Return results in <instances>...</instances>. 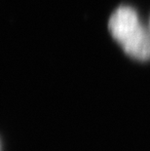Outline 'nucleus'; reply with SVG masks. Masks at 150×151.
<instances>
[{
  "mask_svg": "<svg viewBox=\"0 0 150 151\" xmlns=\"http://www.w3.org/2000/svg\"><path fill=\"white\" fill-rule=\"evenodd\" d=\"M108 28L128 55L139 60L150 59V32L143 27L133 8H118L111 15Z\"/></svg>",
  "mask_w": 150,
  "mask_h": 151,
  "instance_id": "1",
  "label": "nucleus"
}]
</instances>
